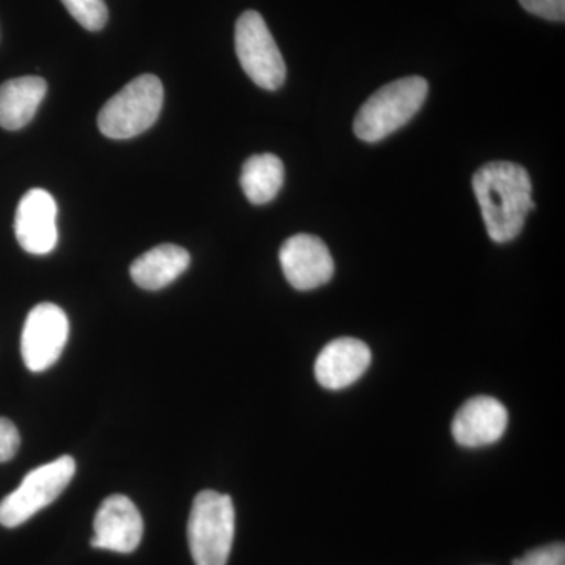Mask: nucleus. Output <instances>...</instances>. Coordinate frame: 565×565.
<instances>
[{
  "label": "nucleus",
  "mask_w": 565,
  "mask_h": 565,
  "mask_svg": "<svg viewBox=\"0 0 565 565\" xmlns=\"http://www.w3.org/2000/svg\"><path fill=\"white\" fill-rule=\"evenodd\" d=\"M473 191L490 239L497 244L514 241L535 207L525 167L508 161L486 163L475 173Z\"/></svg>",
  "instance_id": "obj_1"
},
{
  "label": "nucleus",
  "mask_w": 565,
  "mask_h": 565,
  "mask_svg": "<svg viewBox=\"0 0 565 565\" xmlns=\"http://www.w3.org/2000/svg\"><path fill=\"white\" fill-rule=\"evenodd\" d=\"M427 93L429 84L419 76L390 82L360 107L353 121V132L367 143L386 139L418 114Z\"/></svg>",
  "instance_id": "obj_2"
},
{
  "label": "nucleus",
  "mask_w": 565,
  "mask_h": 565,
  "mask_svg": "<svg viewBox=\"0 0 565 565\" xmlns=\"http://www.w3.org/2000/svg\"><path fill=\"white\" fill-rule=\"evenodd\" d=\"M236 512L228 494L203 490L189 516V548L195 565H226L232 553Z\"/></svg>",
  "instance_id": "obj_3"
},
{
  "label": "nucleus",
  "mask_w": 565,
  "mask_h": 565,
  "mask_svg": "<svg viewBox=\"0 0 565 565\" xmlns=\"http://www.w3.org/2000/svg\"><path fill=\"white\" fill-rule=\"evenodd\" d=\"M162 104L161 79L141 74L104 104L98 115L99 131L109 139H132L154 125Z\"/></svg>",
  "instance_id": "obj_4"
},
{
  "label": "nucleus",
  "mask_w": 565,
  "mask_h": 565,
  "mask_svg": "<svg viewBox=\"0 0 565 565\" xmlns=\"http://www.w3.org/2000/svg\"><path fill=\"white\" fill-rule=\"evenodd\" d=\"M76 473L73 457L62 456L32 470L0 501V525L18 527L61 497Z\"/></svg>",
  "instance_id": "obj_5"
},
{
  "label": "nucleus",
  "mask_w": 565,
  "mask_h": 565,
  "mask_svg": "<svg viewBox=\"0 0 565 565\" xmlns=\"http://www.w3.org/2000/svg\"><path fill=\"white\" fill-rule=\"evenodd\" d=\"M234 44L241 66L264 90H278L286 79V65L273 33L258 11L241 14L234 32Z\"/></svg>",
  "instance_id": "obj_6"
},
{
  "label": "nucleus",
  "mask_w": 565,
  "mask_h": 565,
  "mask_svg": "<svg viewBox=\"0 0 565 565\" xmlns=\"http://www.w3.org/2000/svg\"><path fill=\"white\" fill-rule=\"evenodd\" d=\"M68 316L54 303H40L28 315L21 334V355L32 373L50 370L68 343Z\"/></svg>",
  "instance_id": "obj_7"
},
{
  "label": "nucleus",
  "mask_w": 565,
  "mask_h": 565,
  "mask_svg": "<svg viewBox=\"0 0 565 565\" xmlns=\"http://www.w3.org/2000/svg\"><path fill=\"white\" fill-rule=\"evenodd\" d=\"M280 264L286 280L299 291L321 288L332 280L334 263L329 247L311 234H296L281 245Z\"/></svg>",
  "instance_id": "obj_8"
},
{
  "label": "nucleus",
  "mask_w": 565,
  "mask_h": 565,
  "mask_svg": "<svg viewBox=\"0 0 565 565\" xmlns=\"http://www.w3.org/2000/svg\"><path fill=\"white\" fill-rule=\"evenodd\" d=\"M95 537L92 546L109 552H136L143 537V519L139 509L125 494H111L103 501L95 516Z\"/></svg>",
  "instance_id": "obj_9"
},
{
  "label": "nucleus",
  "mask_w": 565,
  "mask_h": 565,
  "mask_svg": "<svg viewBox=\"0 0 565 565\" xmlns=\"http://www.w3.org/2000/svg\"><path fill=\"white\" fill-rule=\"evenodd\" d=\"M18 243L31 255H47L57 245V203L44 189H32L22 196L14 215Z\"/></svg>",
  "instance_id": "obj_10"
},
{
  "label": "nucleus",
  "mask_w": 565,
  "mask_h": 565,
  "mask_svg": "<svg viewBox=\"0 0 565 565\" xmlns=\"http://www.w3.org/2000/svg\"><path fill=\"white\" fill-rule=\"evenodd\" d=\"M509 414L500 401L478 396L459 408L452 422V437L465 448L497 444L508 429Z\"/></svg>",
  "instance_id": "obj_11"
},
{
  "label": "nucleus",
  "mask_w": 565,
  "mask_h": 565,
  "mask_svg": "<svg viewBox=\"0 0 565 565\" xmlns=\"http://www.w3.org/2000/svg\"><path fill=\"white\" fill-rule=\"evenodd\" d=\"M370 348L355 338L330 341L315 363L316 381L327 390H343L355 384L370 367Z\"/></svg>",
  "instance_id": "obj_12"
},
{
  "label": "nucleus",
  "mask_w": 565,
  "mask_h": 565,
  "mask_svg": "<svg viewBox=\"0 0 565 565\" xmlns=\"http://www.w3.org/2000/svg\"><path fill=\"white\" fill-rule=\"evenodd\" d=\"M191 266V255L180 245L163 244L139 256L131 266L134 282L147 291L172 285Z\"/></svg>",
  "instance_id": "obj_13"
},
{
  "label": "nucleus",
  "mask_w": 565,
  "mask_h": 565,
  "mask_svg": "<svg viewBox=\"0 0 565 565\" xmlns=\"http://www.w3.org/2000/svg\"><path fill=\"white\" fill-rule=\"evenodd\" d=\"M46 92V81L39 76L17 77L0 85V128L18 131L28 126Z\"/></svg>",
  "instance_id": "obj_14"
},
{
  "label": "nucleus",
  "mask_w": 565,
  "mask_h": 565,
  "mask_svg": "<svg viewBox=\"0 0 565 565\" xmlns=\"http://www.w3.org/2000/svg\"><path fill=\"white\" fill-rule=\"evenodd\" d=\"M285 182V166L278 156L256 154L244 162L241 188L252 204L273 202Z\"/></svg>",
  "instance_id": "obj_15"
},
{
  "label": "nucleus",
  "mask_w": 565,
  "mask_h": 565,
  "mask_svg": "<svg viewBox=\"0 0 565 565\" xmlns=\"http://www.w3.org/2000/svg\"><path fill=\"white\" fill-rule=\"evenodd\" d=\"M62 2L71 17L87 31H102L109 20V11L104 0H62Z\"/></svg>",
  "instance_id": "obj_16"
},
{
  "label": "nucleus",
  "mask_w": 565,
  "mask_h": 565,
  "mask_svg": "<svg viewBox=\"0 0 565 565\" xmlns=\"http://www.w3.org/2000/svg\"><path fill=\"white\" fill-rule=\"evenodd\" d=\"M514 565H565L564 544H550L531 550L514 561Z\"/></svg>",
  "instance_id": "obj_17"
},
{
  "label": "nucleus",
  "mask_w": 565,
  "mask_h": 565,
  "mask_svg": "<svg viewBox=\"0 0 565 565\" xmlns=\"http://www.w3.org/2000/svg\"><path fill=\"white\" fill-rule=\"evenodd\" d=\"M527 13L548 21L565 20V0H519Z\"/></svg>",
  "instance_id": "obj_18"
},
{
  "label": "nucleus",
  "mask_w": 565,
  "mask_h": 565,
  "mask_svg": "<svg viewBox=\"0 0 565 565\" xmlns=\"http://www.w3.org/2000/svg\"><path fill=\"white\" fill-rule=\"evenodd\" d=\"M21 437L10 419L0 418V463L10 462L20 451Z\"/></svg>",
  "instance_id": "obj_19"
}]
</instances>
